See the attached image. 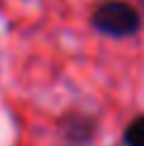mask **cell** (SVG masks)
<instances>
[{
	"instance_id": "7a4b0ae2",
	"label": "cell",
	"mask_w": 144,
	"mask_h": 146,
	"mask_svg": "<svg viewBox=\"0 0 144 146\" xmlns=\"http://www.w3.org/2000/svg\"><path fill=\"white\" fill-rule=\"evenodd\" d=\"M58 134L63 146H91L99 134V122L89 113L70 110L58 120Z\"/></svg>"
},
{
	"instance_id": "6da1fadb",
	"label": "cell",
	"mask_w": 144,
	"mask_h": 146,
	"mask_svg": "<svg viewBox=\"0 0 144 146\" xmlns=\"http://www.w3.org/2000/svg\"><path fill=\"white\" fill-rule=\"evenodd\" d=\"M91 29L111 38H130L142 29V15L127 0H103L91 10Z\"/></svg>"
},
{
	"instance_id": "3957f363",
	"label": "cell",
	"mask_w": 144,
	"mask_h": 146,
	"mask_svg": "<svg viewBox=\"0 0 144 146\" xmlns=\"http://www.w3.org/2000/svg\"><path fill=\"white\" fill-rule=\"evenodd\" d=\"M123 144L125 146H144V115H137L130 120L123 132Z\"/></svg>"
}]
</instances>
